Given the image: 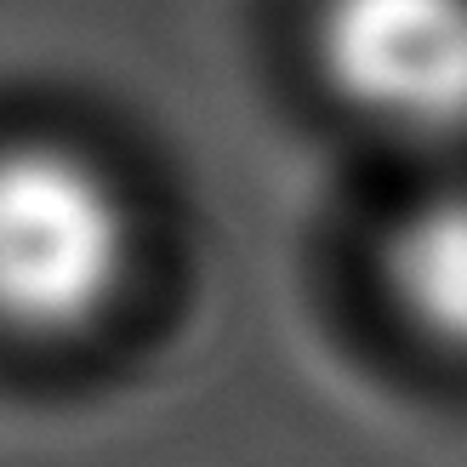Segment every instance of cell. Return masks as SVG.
<instances>
[{
    "instance_id": "3957f363",
    "label": "cell",
    "mask_w": 467,
    "mask_h": 467,
    "mask_svg": "<svg viewBox=\"0 0 467 467\" xmlns=\"http://www.w3.org/2000/svg\"><path fill=\"white\" fill-rule=\"evenodd\" d=\"M382 279L416 331L467 354V189L428 194L393 223Z\"/></svg>"
},
{
    "instance_id": "7a4b0ae2",
    "label": "cell",
    "mask_w": 467,
    "mask_h": 467,
    "mask_svg": "<svg viewBox=\"0 0 467 467\" xmlns=\"http://www.w3.org/2000/svg\"><path fill=\"white\" fill-rule=\"evenodd\" d=\"M319 63L388 131H467V0H325Z\"/></svg>"
},
{
    "instance_id": "6da1fadb",
    "label": "cell",
    "mask_w": 467,
    "mask_h": 467,
    "mask_svg": "<svg viewBox=\"0 0 467 467\" xmlns=\"http://www.w3.org/2000/svg\"><path fill=\"white\" fill-rule=\"evenodd\" d=\"M131 217L114 182L75 149H0V325L75 331L126 279Z\"/></svg>"
}]
</instances>
